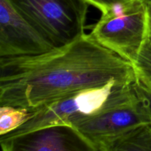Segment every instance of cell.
Segmentation results:
<instances>
[{
	"label": "cell",
	"instance_id": "1",
	"mask_svg": "<svg viewBox=\"0 0 151 151\" xmlns=\"http://www.w3.org/2000/svg\"><path fill=\"white\" fill-rule=\"evenodd\" d=\"M111 81H137L131 62L84 33L35 56L0 58V104L34 111L80 90Z\"/></svg>",
	"mask_w": 151,
	"mask_h": 151
},
{
	"label": "cell",
	"instance_id": "2",
	"mask_svg": "<svg viewBox=\"0 0 151 151\" xmlns=\"http://www.w3.org/2000/svg\"><path fill=\"white\" fill-rule=\"evenodd\" d=\"M133 84L116 81L98 87L85 88L31 111L32 116L19 128L4 135L0 141L12 139L25 134L53 125L75 124L103 110L125 88Z\"/></svg>",
	"mask_w": 151,
	"mask_h": 151
},
{
	"label": "cell",
	"instance_id": "3",
	"mask_svg": "<svg viewBox=\"0 0 151 151\" xmlns=\"http://www.w3.org/2000/svg\"><path fill=\"white\" fill-rule=\"evenodd\" d=\"M16 11L55 48L85 33L86 0H8Z\"/></svg>",
	"mask_w": 151,
	"mask_h": 151
},
{
	"label": "cell",
	"instance_id": "4",
	"mask_svg": "<svg viewBox=\"0 0 151 151\" xmlns=\"http://www.w3.org/2000/svg\"><path fill=\"white\" fill-rule=\"evenodd\" d=\"M134 84L100 112L73 126L94 151H110L112 145L127 132L151 122Z\"/></svg>",
	"mask_w": 151,
	"mask_h": 151
},
{
	"label": "cell",
	"instance_id": "5",
	"mask_svg": "<svg viewBox=\"0 0 151 151\" xmlns=\"http://www.w3.org/2000/svg\"><path fill=\"white\" fill-rule=\"evenodd\" d=\"M91 36L106 48L134 63L147 36V8L144 0L111 6L93 26Z\"/></svg>",
	"mask_w": 151,
	"mask_h": 151
},
{
	"label": "cell",
	"instance_id": "6",
	"mask_svg": "<svg viewBox=\"0 0 151 151\" xmlns=\"http://www.w3.org/2000/svg\"><path fill=\"white\" fill-rule=\"evenodd\" d=\"M55 47L23 19L8 0H0V58L35 56Z\"/></svg>",
	"mask_w": 151,
	"mask_h": 151
},
{
	"label": "cell",
	"instance_id": "7",
	"mask_svg": "<svg viewBox=\"0 0 151 151\" xmlns=\"http://www.w3.org/2000/svg\"><path fill=\"white\" fill-rule=\"evenodd\" d=\"M3 151H94L73 127L53 125L0 141Z\"/></svg>",
	"mask_w": 151,
	"mask_h": 151
},
{
	"label": "cell",
	"instance_id": "8",
	"mask_svg": "<svg viewBox=\"0 0 151 151\" xmlns=\"http://www.w3.org/2000/svg\"><path fill=\"white\" fill-rule=\"evenodd\" d=\"M117 150L151 151V123L136 127L118 139L110 148Z\"/></svg>",
	"mask_w": 151,
	"mask_h": 151
},
{
	"label": "cell",
	"instance_id": "9",
	"mask_svg": "<svg viewBox=\"0 0 151 151\" xmlns=\"http://www.w3.org/2000/svg\"><path fill=\"white\" fill-rule=\"evenodd\" d=\"M32 116V111L24 108L1 106L0 136L11 132L23 125Z\"/></svg>",
	"mask_w": 151,
	"mask_h": 151
},
{
	"label": "cell",
	"instance_id": "10",
	"mask_svg": "<svg viewBox=\"0 0 151 151\" xmlns=\"http://www.w3.org/2000/svg\"><path fill=\"white\" fill-rule=\"evenodd\" d=\"M133 66L137 81L151 91V41L147 36Z\"/></svg>",
	"mask_w": 151,
	"mask_h": 151
},
{
	"label": "cell",
	"instance_id": "11",
	"mask_svg": "<svg viewBox=\"0 0 151 151\" xmlns=\"http://www.w3.org/2000/svg\"><path fill=\"white\" fill-rule=\"evenodd\" d=\"M136 93L145 107L151 120V91L137 80L134 84Z\"/></svg>",
	"mask_w": 151,
	"mask_h": 151
},
{
	"label": "cell",
	"instance_id": "12",
	"mask_svg": "<svg viewBox=\"0 0 151 151\" xmlns=\"http://www.w3.org/2000/svg\"><path fill=\"white\" fill-rule=\"evenodd\" d=\"M90 5L95 7L101 11V13H105L111 6L116 4V3L125 2V1H135V0H86Z\"/></svg>",
	"mask_w": 151,
	"mask_h": 151
},
{
	"label": "cell",
	"instance_id": "13",
	"mask_svg": "<svg viewBox=\"0 0 151 151\" xmlns=\"http://www.w3.org/2000/svg\"><path fill=\"white\" fill-rule=\"evenodd\" d=\"M147 8V37L151 41V3H146Z\"/></svg>",
	"mask_w": 151,
	"mask_h": 151
},
{
	"label": "cell",
	"instance_id": "14",
	"mask_svg": "<svg viewBox=\"0 0 151 151\" xmlns=\"http://www.w3.org/2000/svg\"><path fill=\"white\" fill-rule=\"evenodd\" d=\"M146 3H151V0H144Z\"/></svg>",
	"mask_w": 151,
	"mask_h": 151
}]
</instances>
